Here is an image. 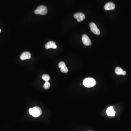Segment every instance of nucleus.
<instances>
[{
  "label": "nucleus",
  "instance_id": "obj_1",
  "mask_svg": "<svg viewBox=\"0 0 131 131\" xmlns=\"http://www.w3.org/2000/svg\"><path fill=\"white\" fill-rule=\"evenodd\" d=\"M29 112L34 117H37L42 114V111L39 107L35 106L33 108H30L29 110Z\"/></svg>",
  "mask_w": 131,
  "mask_h": 131
},
{
  "label": "nucleus",
  "instance_id": "obj_2",
  "mask_svg": "<svg viewBox=\"0 0 131 131\" xmlns=\"http://www.w3.org/2000/svg\"><path fill=\"white\" fill-rule=\"evenodd\" d=\"M96 84V81L93 78H86L83 81V85L86 87H92L94 86Z\"/></svg>",
  "mask_w": 131,
  "mask_h": 131
},
{
  "label": "nucleus",
  "instance_id": "obj_3",
  "mask_svg": "<svg viewBox=\"0 0 131 131\" xmlns=\"http://www.w3.org/2000/svg\"><path fill=\"white\" fill-rule=\"evenodd\" d=\"M47 8L44 5H40L34 11L35 14L37 15H45L47 13Z\"/></svg>",
  "mask_w": 131,
  "mask_h": 131
},
{
  "label": "nucleus",
  "instance_id": "obj_4",
  "mask_svg": "<svg viewBox=\"0 0 131 131\" xmlns=\"http://www.w3.org/2000/svg\"><path fill=\"white\" fill-rule=\"evenodd\" d=\"M90 27L92 32L97 35H99L100 34V31L98 29L97 26L94 23L92 22L90 24Z\"/></svg>",
  "mask_w": 131,
  "mask_h": 131
},
{
  "label": "nucleus",
  "instance_id": "obj_5",
  "mask_svg": "<svg viewBox=\"0 0 131 131\" xmlns=\"http://www.w3.org/2000/svg\"><path fill=\"white\" fill-rule=\"evenodd\" d=\"M75 18L77 19L78 22H81L85 19V16L81 13H78L75 14L74 15Z\"/></svg>",
  "mask_w": 131,
  "mask_h": 131
},
{
  "label": "nucleus",
  "instance_id": "obj_6",
  "mask_svg": "<svg viewBox=\"0 0 131 131\" xmlns=\"http://www.w3.org/2000/svg\"><path fill=\"white\" fill-rule=\"evenodd\" d=\"M82 40L83 44H84L85 46H88L92 45L91 40L86 34H84L82 36Z\"/></svg>",
  "mask_w": 131,
  "mask_h": 131
},
{
  "label": "nucleus",
  "instance_id": "obj_7",
  "mask_svg": "<svg viewBox=\"0 0 131 131\" xmlns=\"http://www.w3.org/2000/svg\"><path fill=\"white\" fill-rule=\"evenodd\" d=\"M59 67L61 68V71L62 72L66 73L68 72V69L64 62H61L59 63Z\"/></svg>",
  "mask_w": 131,
  "mask_h": 131
},
{
  "label": "nucleus",
  "instance_id": "obj_8",
  "mask_svg": "<svg viewBox=\"0 0 131 131\" xmlns=\"http://www.w3.org/2000/svg\"><path fill=\"white\" fill-rule=\"evenodd\" d=\"M45 48L46 49H56L57 48V46L56 45L55 42L53 41H50L47 43L45 45Z\"/></svg>",
  "mask_w": 131,
  "mask_h": 131
},
{
  "label": "nucleus",
  "instance_id": "obj_9",
  "mask_svg": "<svg viewBox=\"0 0 131 131\" xmlns=\"http://www.w3.org/2000/svg\"><path fill=\"white\" fill-rule=\"evenodd\" d=\"M115 8V5L112 2L107 3L105 5L104 9L106 10H113Z\"/></svg>",
  "mask_w": 131,
  "mask_h": 131
},
{
  "label": "nucleus",
  "instance_id": "obj_10",
  "mask_svg": "<svg viewBox=\"0 0 131 131\" xmlns=\"http://www.w3.org/2000/svg\"><path fill=\"white\" fill-rule=\"evenodd\" d=\"M31 57L30 53L29 52H24L20 56V59L22 60H25L27 59H30Z\"/></svg>",
  "mask_w": 131,
  "mask_h": 131
},
{
  "label": "nucleus",
  "instance_id": "obj_11",
  "mask_svg": "<svg viewBox=\"0 0 131 131\" xmlns=\"http://www.w3.org/2000/svg\"><path fill=\"white\" fill-rule=\"evenodd\" d=\"M106 113L109 116H114L116 112L113 109V107L112 106H110L108 107L107 109L106 110Z\"/></svg>",
  "mask_w": 131,
  "mask_h": 131
},
{
  "label": "nucleus",
  "instance_id": "obj_12",
  "mask_svg": "<svg viewBox=\"0 0 131 131\" xmlns=\"http://www.w3.org/2000/svg\"><path fill=\"white\" fill-rule=\"evenodd\" d=\"M115 73L116 74L118 75H123V71L121 68H120V67H117L115 69Z\"/></svg>",
  "mask_w": 131,
  "mask_h": 131
},
{
  "label": "nucleus",
  "instance_id": "obj_13",
  "mask_svg": "<svg viewBox=\"0 0 131 131\" xmlns=\"http://www.w3.org/2000/svg\"><path fill=\"white\" fill-rule=\"evenodd\" d=\"M42 78L46 82H48L50 80V77L48 74L43 75L42 76Z\"/></svg>",
  "mask_w": 131,
  "mask_h": 131
},
{
  "label": "nucleus",
  "instance_id": "obj_14",
  "mask_svg": "<svg viewBox=\"0 0 131 131\" xmlns=\"http://www.w3.org/2000/svg\"><path fill=\"white\" fill-rule=\"evenodd\" d=\"M50 83L48 82H46L44 85V88L45 89H48L50 88Z\"/></svg>",
  "mask_w": 131,
  "mask_h": 131
},
{
  "label": "nucleus",
  "instance_id": "obj_15",
  "mask_svg": "<svg viewBox=\"0 0 131 131\" xmlns=\"http://www.w3.org/2000/svg\"><path fill=\"white\" fill-rule=\"evenodd\" d=\"M126 74V71H123V75H125Z\"/></svg>",
  "mask_w": 131,
  "mask_h": 131
},
{
  "label": "nucleus",
  "instance_id": "obj_16",
  "mask_svg": "<svg viewBox=\"0 0 131 131\" xmlns=\"http://www.w3.org/2000/svg\"><path fill=\"white\" fill-rule=\"evenodd\" d=\"M0 32H1V30L0 29Z\"/></svg>",
  "mask_w": 131,
  "mask_h": 131
}]
</instances>
